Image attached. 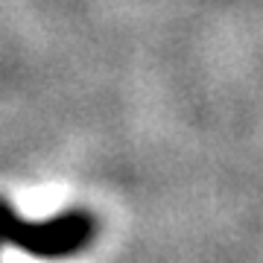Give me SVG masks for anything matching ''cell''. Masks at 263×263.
<instances>
[{"label": "cell", "mask_w": 263, "mask_h": 263, "mask_svg": "<svg viewBox=\"0 0 263 263\" xmlns=\"http://www.w3.org/2000/svg\"><path fill=\"white\" fill-rule=\"evenodd\" d=\"M88 234V219H59L50 228L32 231L29 226H21V243H27L35 252H59V249H73Z\"/></svg>", "instance_id": "obj_1"}]
</instances>
